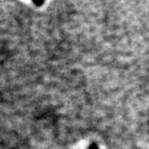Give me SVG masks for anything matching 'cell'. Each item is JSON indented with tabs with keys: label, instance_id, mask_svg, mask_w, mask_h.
Instances as JSON below:
<instances>
[{
	"label": "cell",
	"instance_id": "6da1fadb",
	"mask_svg": "<svg viewBox=\"0 0 149 149\" xmlns=\"http://www.w3.org/2000/svg\"><path fill=\"white\" fill-rule=\"evenodd\" d=\"M33 3H34V5L35 6H42L44 4V1L45 0H31Z\"/></svg>",
	"mask_w": 149,
	"mask_h": 149
}]
</instances>
